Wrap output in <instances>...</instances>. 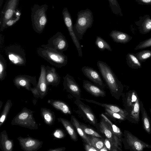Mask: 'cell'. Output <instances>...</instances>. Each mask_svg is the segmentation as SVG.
<instances>
[{
    "label": "cell",
    "instance_id": "obj_1",
    "mask_svg": "<svg viewBox=\"0 0 151 151\" xmlns=\"http://www.w3.org/2000/svg\"><path fill=\"white\" fill-rule=\"evenodd\" d=\"M97 65L111 96L119 100L123 93L124 86L121 82L118 80L110 67L105 62L98 61Z\"/></svg>",
    "mask_w": 151,
    "mask_h": 151
},
{
    "label": "cell",
    "instance_id": "obj_2",
    "mask_svg": "<svg viewBox=\"0 0 151 151\" xmlns=\"http://www.w3.org/2000/svg\"><path fill=\"white\" fill-rule=\"evenodd\" d=\"M122 96L124 109L128 114L127 119L132 123L138 124L140 120V100L137 92L131 90Z\"/></svg>",
    "mask_w": 151,
    "mask_h": 151
},
{
    "label": "cell",
    "instance_id": "obj_3",
    "mask_svg": "<svg viewBox=\"0 0 151 151\" xmlns=\"http://www.w3.org/2000/svg\"><path fill=\"white\" fill-rule=\"evenodd\" d=\"M19 0H7L0 12V30L5 29L6 24L12 26L19 19L21 14L17 9Z\"/></svg>",
    "mask_w": 151,
    "mask_h": 151
},
{
    "label": "cell",
    "instance_id": "obj_4",
    "mask_svg": "<svg viewBox=\"0 0 151 151\" xmlns=\"http://www.w3.org/2000/svg\"><path fill=\"white\" fill-rule=\"evenodd\" d=\"M93 22L92 11L87 9L78 12L75 24L73 26L74 32L78 38L82 40L87 29L91 27Z\"/></svg>",
    "mask_w": 151,
    "mask_h": 151
},
{
    "label": "cell",
    "instance_id": "obj_5",
    "mask_svg": "<svg viewBox=\"0 0 151 151\" xmlns=\"http://www.w3.org/2000/svg\"><path fill=\"white\" fill-rule=\"evenodd\" d=\"M48 5L44 4L40 6L35 4L31 8V19L34 30L38 34L42 33L47 22L46 12Z\"/></svg>",
    "mask_w": 151,
    "mask_h": 151
},
{
    "label": "cell",
    "instance_id": "obj_6",
    "mask_svg": "<svg viewBox=\"0 0 151 151\" xmlns=\"http://www.w3.org/2000/svg\"><path fill=\"white\" fill-rule=\"evenodd\" d=\"M37 52L39 56L57 68H61L67 64V56L55 49L48 47H39L37 50Z\"/></svg>",
    "mask_w": 151,
    "mask_h": 151
},
{
    "label": "cell",
    "instance_id": "obj_7",
    "mask_svg": "<svg viewBox=\"0 0 151 151\" xmlns=\"http://www.w3.org/2000/svg\"><path fill=\"white\" fill-rule=\"evenodd\" d=\"M33 111L24 107L12 120L11 124L18 125L31 130L38 129V124L34 117Z\"/></svg>",
    "mask_w": 151,
    "mask_h": 151
},
{
    "label": "cell",
    "instance_id": "obj_8",
    "mask_svg": "<svg viewBox=\"0 0 151 151\" xmlns=\"http://www.w3.org/2000/svg\"><path fill=\"white\" fill-rule=\"evenodd\" d=\"M5 52L9 61L12 64L19 66L26 65V53L19 45L14 44L6 47Z\"/></svg>",
    "mask_w": 151,
    "mask_h": 151
},
{
    "label": "cell",
    "instance_id": "obj_9",
    "mask_svg": "<svg viewBox=\"0 0 151 151\" xmlns=\"http://www.w3.org/2000/svg\"><path fill=\"white\" fill-rule=\"evenodd\" d=\"M124 149L131 151H143L151 150V145L142 141L129 131L124 130L122 140Z\"/></svg>",
    "mask_w": 151,
    "mask_h": 151
},
{
    "label": "cell",
    "instance_id": "obj_10",
    "mask_svg": "<svg viewBox=\"0 0 151 151\" xmlns=\"http://www.w3.org/2000/svg\"><path fill=\"white\" fill-rule=\"evenodd\" d=\"M99 133L120 148H122V141L114 133L109 123L102 117L95 127Z\"/></svg>",
    "mask_w": 151,
    "mask_h": 151
},
{
    "label": "cell",
    "instance_id": "obj_11",
    "mask_svg": "<svg viewBox=\"0 0 151 151\" xmlns=\"http://www.w3.org/2000/svg\"><path fill=\"white\" fill-rule=\"evenodd\" d=\"M42 47H48L55 49L60 53L66 51L68 44L65 37L60 32H58L50 38L46 45H41Z\"/></svg>",
    "mask_w": 151,
    "mask_h": 151
},
{
    "label": "cell",
    "instance_id": "obj_12",
    "mask_svg": "<svg viewBox=\"0 0 151 151\" xmlns=\"http://www.w3.org/2000/svg\"><path fill=\"white\" fill-rule=\"evenodd\" d=\"M62 13L65 24L68 29L73 42L77 50L78 55L80 57H82V52L81 45L79 41V39L74 32L72 19L67 7L63 8Z\"/></svg>",
    "mask_w": 151,
    "mask_h": 151
},
{
    "label": "cell",
    "instance_id": "obj_13",
    "mask_svg": "<svg viewBox=\"0 0 151 151\" xmlns=\"http://www.w3.org/2000/svg\"><path fill=\"white\" fill-rule=\"evenodd\" d=\"M74 103L78 108L79 113L84 119L96 127L98 123L96 118L90 107L83 102L80 99H76Z\"/></svg>",
    "mask_w": 151,
    "mask_h": 151
},
{
    "label": "cell",
    "instance_id": "obj_14",
    "mask_svg": "<svg viewBox=\"0 0 151 151\" xmlns=\"http://www.w3.org/2000/svg\"><path fill=\"white\" fill-rule=\"evenodd\" d=\"M63 79L64 90H66L76 99L81 100V91L73 77L67 74Z\"/></svg>",
    "mask_w": 151,
    "mask_h": 151
},
{
    "label": "cell",
    "instance_id": "obj_15",
    "mask_svg": "<svg viewBox=\"0 0 151 151\" xmlns=\"http://www.w3.org/2000/svg\"><path fill=\"white\" fill-rule=\"evenodd\" d=\"M21 149L24 151H37L42 147V141L29 137L17 138Z\"/></svg>",
    "mask_w": 151,
    "mask_h": 151
},
{
    "label": "cell",
    "instance_id": "obj_16",
    "mask_svg": "<svg viewBox=\"0 0 151 151\" xmlns=\"http://www.w3.org/2000/svg\"><path fill=\"white\" fill-rule=\"evenodd\" d=\"M13 82L14 85L18 89L24 88L30 91L32 85L34 87L37 84V79L35 76L26 75H20L14 78Z\"/></svg>",
    "mask_w": 151,
    "mask_h": 151
},
{
    "label": "cell",
    "instance_id": "obj_17",
    "mask_svg": "<svg viewBox=\"0 0 151 151\" xmlns=\"http://www.w3.org/2000/svg\"><path fill=\"white\" fill-rule=\"evenodd\" d=\"M84 75L91 81L95 84L104 89L105 85L99 73L93 68L85 66L81 68Z\"/></svg>",
    "mask_w": 151,
    "mask_h": 151
},
{
    "label": "cell",
    "instance_id": "obj_18",
    "mask_svg": "<svg viewBox=\"0 0 151 151\" xmlns=\"http://www.w3.org/2000/svg\"><path fill=\"white\" fill-rule=\"evenodd\" d=\"M45 66L42 65L40 67V76L36 85L34 86L39 92L41 99L45 97L48 93V85L47 84L45 78Z\"/></svg>",
    "mask_w": 151,
    "mask_h": 151
},
{
    "label": "cell",
    "instance_id": "obj_19",
    "mask_svg": "<svg viewBox=\"0 0 151 151\" xmlns=\"http://www.w3.org/2000/svg\"><path fill=\"white\" fill-rule=\"evenodd\" d=\"M45 78L47 83L48 86H57L60 83V77L53 67L48 65L45 66Z\"/></svg>",
    "mask_w": 151,
    "mask_h": 151
},
{
    "label": "cell",
    "instance_id": "obj_20",
    "mask_svg": "<svg viewBox=\"0 0 151 151\" xmlns=\"http://www.w3.org/2000/svg\"><path fill=\"white\" fill-rule=\"evenodd\" d=\"M83 87L86 91L96 97L106 96V92L103 89L88 81H83Z\"/></svg>",
    "mask_w": 151,
    "mask_h": 151
},
{
    "label": "cell",
    "instance_id": "obj_21",
    "mask_svg": "<svg viewBox=\"0 0 151 151\" xmlns=\"http://www.w3.org/2000/svg\"><path fill=\"white\" fill-rule=\"evenodd\" d=\"M135 23L142 34H147L151 31V18L149 15H145L140 17L139 20Z\"/></svg>",
    "mask_w": 151,
    "mask_h": 151
},
{
    "label": "cell",
    "instance_id": "obj_22",
    "mask_svg": "<svg viewBox=\"0 0 151 151\" xmlns=\"http://www.w3.org/2000/svg\"><path fill=\"white\" fill-rule=\"evenodd\" d=\"M14 146L13 141L9 139L5 130L0 134V148L2 151H12Z\"/></svg>",
    "mask_w": 151,
    "mask_h": 151
},
{
    "label": "cell",
    "instance_id": "obj_23",
    "mask_svg": "<svg viewBox=\"0 0 151 151\" xmlns=\"http://www.w3.org/2000/svg\"><path fill=\"white\" fill-rule=\"evenodd\" d=\"M47 103L53 107L63 114L70 115L72 111L69 106L65 102L58 100L49 99Z\"/></svg>",
    "mask_w": 151,
    "mask_h": 151
},
{
    "label": "cell",
    "instance_id": "obj_24",
    "mask_svg": "<svg viewBox=\"0 0 151 151\" xmlns=\"http://www.w3.org/2000/svg\"><path fill=\"white\" fill-rule=\"evenodd\" d=\"M109 36L114 42L122 44L129 42L132 38V37L126 33L116 30H112Z\"/></svg>",
    "mask_w": 151,
    "mask_h": 151
},
{
    "label": "cell",
    "instance_id": "obj_25",
    "mask_svg": "<svg viewBox=\"0 0 151 151\" xmlns=\"http://www.w3.org/2000/svg\"><path fill=\"white\" fill-rule=\"evenodd\" d=\"M81 99L84 100L86 102L89 103L100 106L105 108L108 109L113 112L119 113L125 116L127 118H127L128 114L126 111L124 109L121 108L118 106L113 104L101 103L93 100L85 99L81 98Z\"/></svg>",
    "mask_w": 151,
    "mask_h": 151
},
{
    "label": "cell",
    "instance_id": "obj_26",
    "mask_svg": "<svg viewBox=\"0 0 151 151\" xmlns=\"http://www.w3.org/2000/svg\"><path fill=\"white\" fill-rule=\"evenodd\" d=\"M57 120L58 122L62 124L71 139L75 142L77 141L78 140V136L71 122L62 118H58Z\"/></svg>",
    "mask_w": 151,
    "mask_h": 151
},
{
    "label": "cell",
    "instance_id": "obj_27",
    "mask_svg": "<svg viewBox=\"0 0 151 151\" xmlns=\"http://www.w3.org/2000/svg\"><path fill=\"white\" fill-rule=\"evenodd\" d=\"M140 110L143 128L147 133L150 134H151V120L141 101H140Z\"/></svg>",
    "mask_w": 151,
    "mask_h": 151
},
{
    "label": "cell",
    "instance_id": "obj_28",
    "mask_svg": "<svg viewBox=\"0 0 151 151\" xmlns=\"http://www.w3.org/2000/svg\"><path fill=\"white\" fill-rule=\"evenodd\" d=\"M41 116L45 124L49 126H52L54 123L55 116L54 112L50 109L42 108L40 109Z\"/></svg>",
    "mask_w": 151,
    "mask_h": 151
},
{
    "label": "cell",
    "instance_id": "obj_29",
    "mask_svg": "<svg viewBox=\"0 0 151 151\" xmlns=\"http://www.w3.org/2000/svg\"><path fill=\"white\" fill-rule=\"evenodd\" d=\"M70 122L76 131L77 133L82 139L83 142L91 145L90 138L88 135L85 134L81 128L80 124V122L73 115L71 116Z\"/></svg>",
    "mask_w": 151,
    "mask_h": 151
},
{
    "label": "cell",
    "instance_id": "obj_30",
    "mask_svg": "<svg viewBox=\"0 0 151 151\" xmlns=\"http://www.w3.org/2000/svg\"><path fill=\"white\" fill-rule=\"evenodd\" d=\"M126 60L128 65L132 69H137L141 67V62L134 53H128L126 55Z\"/></svg>",
    "mask_w": 151,
    "mask_h": 151
},
{
    "label": "cell",
    "instance_id": "obj_31",
    "mask_svg": "<svg viewBox=\"0 0 151 151\" xmlns=\"http://www.w3.org/2000/svg\"><path fill=\"white\" fill-rule=\"evenodd\" d=\"M101 116L109 124L114 133L122 142L123 133L116 125L114 124L109 119L103 114H101Z\"/></svg>",
    "mask_w": 151,
    "mask_h": 151
},
{
    "label": "cell",
    "instance_id": "obj_32",
    "mask_svg": "<svg viewBox=\"0 0 151 151\" xmlns=\"http://www.w3.org/2000/svg\"><path fill=\"white\" fill-rule=\"evenodd\" d=\"M12 106V101L8 99L4 106L3 110L1 113L0 117V127L6 120L10 110Z\"/></svg>",
    "mask_w": 151,
    "mask_h": 151
},
{
    "label": "cell",
    "instance_id": "obj_33",
    "mask_svg": "<svg viewBox=\"0 0 151 151\" xmlns=\"http://www.w3.org/2000/svg\"><path fill=\"white\" fill-rule=\"evenodd\" d=\"M79 123L81 128L86 135L100 138H104L102 135L90 126L80 122Z\"/></svg>",
    "mask_w": 151,
    "mask_h": 151
},
{
    "label": "cell",
    "instance_id": "obj_34",
    "mask_svg": "<svg viewBox=\"0 0 151 151\" xmlns=\"http://www.w3.org/2000/svg\"><path fill=\"white\" fill-rule=\"evenodd\" d=\"M95 44L97 48L101 51H104L105 49L110 51H112V49L109 44L100 36L96 37Z\"/></svg>",
    "mask_w": 151,
    "mask_h": 151
},
{
    "label": "cell",
    "instance_id": "obj_35",
    "mask_svg": "<svg viewBox=\"0 0 151 151\" xmlns=\"http://www.w3.org/2000/svg\"><path fill=\"white\" fill-rule=\"evenodd\" d=\"M90 139L91 145L99 150L104 147V138L88 136Z\"/></svg>",
    "mask_w": 151,
    "mask_h": 151
},
{
    "label": "cell",
    "instance_id": "obj_36",
    "mask_svg": "<svg viewBox=\"0 0 151 151\" xmlns=\"http://www.w3.org/2000/svg\"><path fill=\"white\" fill-rule=\"evenodd\" d=\"M105 114L114 120L119 122L127 119V118L124 115L118 113L113 112L110 110L105 108Z\"/></svg>",
    "mask_w": 151,
    "mask_h": 151
},
{
    "label": "cell",
    "instance_id": "obj_37",
    "mask_svg": "<svg viewBox=\"0 0 151 151\" xmlns=\"http://www.w3.org/2000/svg\"><path fill=\"white\" fill-rule=\"evenodd\" d=\"M109 2L110 7L113 13L115 15L121 17L123 16V14L117 0H108Z\"/></svg>",
    "mask_w": 151,
    "mask_h": 151
},
{
    "label": "cell",
    "instance_id": "obj_38",
    "mask_svg": "<svg viewBox=\"0 0 151 151\" xmlns=\"http://www.w3.org/2000/svg\"><path fill=\"white\" fill-rule=\"evenodd\" d=\"M134 54L141 63L144 62L151 58V50H143Z\"/></svg>",
    "mask_w": 151,
    "mask_h": 151
},
{
    "label": "cell",
    "instance_id": "obj_39",
    "mask_svg": "<svg viewBox=\"0 0 151 151\" xmlns=\"http://www.w3.org/2000/svg\"><path fill=\"white\" fill-rule=\"evenodd\" d=\"M6 63L4 57L1 54H0V80L4 79L6 76Z\"/></svg>",
    "mask_w": 151,
    "mask_h": 151
},
{
    "label": "cell",
    "instance_id": "obj_40",
    "mask_svg": "<svg viewBox=\"0 0 151 151\" xmlns=\"http://www.w3.org/2000/svg\"><path fill=\"white\" fill-rule=\"evenodd\" d=\"M104 145L109 151H122V149L113 143L112 142L107 138H104Z\"/></svg>",
    "mask_w": 151,
    "mask_h": 151
},
{
    "label": "cell",
    "instance_id": "obj_41",
    "mask_svg": "<svg viewBox=\"0 0 151 151\" xmlns=\"http://www.w3.org/2000/svg\"><path fill=\"white\" fill-rule=\"evenodd\" d=\"M54 139H61L64 138L66 136L64 131L62 129L58 128L55 129L52 134Z\"/></svg>",
    "mask_w": 151,
    "mask_h": 151
},
{
    "label": "cell",
    "instance_id": "obj_42",
    "mask_svg": "<svg viewBox=\"0 0 151 151\" xmlns=\"http://www.w3.org/2000/svg\"><path fill=\"white\" fill-rule=\"evenodd\" d=\"M151 47V37L140 42L134 48L135 50L142 49Z\"/></svg>",
    "mask_w": 151,
    "mask_h": 151
},
{
    "label": "cell",
    "instance_id": "obj_43",
    "mask_svg": "<svg viewBox=\"0 0 151 151\" xmlns=\"http://www.w3.org/2000/svg\"><path fill=\"white\" fill-rule=\"evenodd\" d=\"M84 149L86 151H99L96 148L91 145L84 142Z\"/></svg>",
    "mask_w": 151,
    "mask_h": 151
},
{
    "label": "cell",
    "instance_id": "obj_44",
    "mask_svg": "<svg viewBox=\"0 0 151 151\" xmlns=\"http://www.w3.org/2000/svg\"><path fill=\"white\" fill-rule=\"evenodd\" d=\"M139 4L151 5V0H135Z\"/></svg>",
    "mask_w": 151,
    "mask_h": 151
},
{
    "label": "cell",
    "instance_id": "obj_45",
    "mask_svg": "<svg viewBox=\"0 0 151 151\" xmlns=\"http://www.w3.org/2000/svg\"><path fill=\"white\" fill-rule=\"evenodd\" d=\"M30 91L32 92L33 96L35 97L36 98H38L40 97V95L39 92L35 87H32Z\"/></svg>",
    "mask_w": 151,
    "mask_h": 151
},
{
    "label": "cell",
    "instance_id": "obj_46",
    "mask_svg": "<svg viewBox=\"0 0 151 151\" xmlns=\"http://www.w3.org/2000/svg\"><path fill=\"white\" fill-rule=\"evenodd\" d=\"M66 148L65 147H60L57 148L50 149L47 151H64Z\"/></svg>",
    "mask_w": 151,
    "mask_h": 151
},
{
    "label": "cell",
    "instance_id": "obj_47",
    "mask_svg": "<svg viewBox=\"0 0 151 151\" xmlns=\"http://www.w3.org/2000/svg\"><path fill=\"white\" fill-rule=\"evenodd\" d=\"M109 151L106 147L104 146V147L100 149L99 151Z\"/></svg>",
    "mask_w": 151,
    "mask_h": 151
},
{
    "label": "cell",
    "instance_id": "obj_48",
    "mask_svg": "<svg viewBox=\"0 0 151 151\" xmlns=\"http://www.w3.org/2000/svg\"><path fill=\"white\" fill-rule=\"evenodd\" d=\"M4 0H0V8L1 7L2 5L3 4Z\"/></svg>",
    "mask_w": 151,
    "mask_h": 151
},
{
    "label": "cell",
    "instance_id": "obj_49",
    "mask_svg": "<svg viewBox=\"0 0 151 151\" xmlns=\"http://www.w3.org/2000/svg\"><path fill=\"white\" fill-rule=\"evenodd\" d=\"M3 105V102L1 100L0 101V110H1Z\"/></svg>",
    "mask_w": 151,
    "mask_h": 151
},
{
    "label": "cell",
    "instance_id": "obj_50",
    "mask_svg": "<svg viewBox=\"0 0 151 151\" xmlns=\"http://www.w3.org/2000/svg\"><path fill=\"white\" fill-rule=\"evenodd\" d=\"M150 114H151V108H150Z\"/></svg>",
    "mask_w": 151,
    "mask_h": 151
}]
</instances>
